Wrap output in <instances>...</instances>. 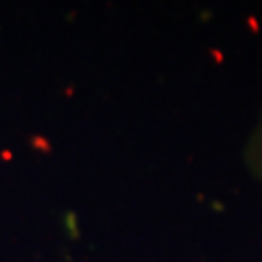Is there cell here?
I'll return each instance as SVG.
<instances>
[{
	"mask_svg": "<svg viewBox=\"0 0 262 262\" xmlns=\"http://www.w3.org/2000/svg\"><path fill=\"white\" fill-rule=\"evenodd\" d=\"M245 162H247V170L251 173V177L256 179L262 188V112L258 116L256 125H253L249 140L245 147Z\"/></svg>",
	"mask_w": 262,
	"mask_h": 262,
	"instance_id": "obj_1",
	"label": "cell"
}]
</instances>
